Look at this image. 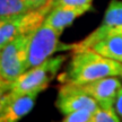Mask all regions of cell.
<instances>
[{"instance_id": "5bb4252c", "label": "cell", "mask_w": 122, "mask_h": 122, "mask_svg": "<svg viewBox=\"0 0 122 122\" xmlns=\"http://www.w3.org/2000/svg\"><path fill=\"white\" fill-rule=\"evenodd\" d=\"M94 111L92 110H77L63 115V122H91Z\"/></svg>"}, {"instance_id": "8fae6325", "label": "cell", "mask_w": 122, "mask_h": 122, "mask_svg": "<svg viewBox=\"0 0 122 122\" xmlns=\"http://www.w3.org/2000/svg\"><path fill=\"white\" fill-rule=\"evenodd\" d=\"M91 49L105 58L122 62V35H114L101 40Z\"/></svg>"}, {"instance_id": "4fadbf2b", "label": "cell", "mask_w": 122, "mask_h": 122, "mask_svg": "<svg viewBox=\"0 0 122 122\" xmlns=\"http://www.w3.org/2000/svg\"><path fill=\"white\" fill-rule=\"evenodd\" d=\"M121 121L114 107H101L94 111L91 122H119Z\"/></svg>"}, {"instance_id": "e0dca14e", "label": "cell", "mask_w": 122, "mask_h": 122, "mask_svg": "<svg viewBox=\"0 0 122 122\" xmlns=\"http://www.w3.org/2000/svg\"><path fill=\"white\" fill-rule=\"evenodd\" d=\"M10 85H11L10 83L4 80V79L0 77V98H1V96L4 95V94H6L10 89Z\"/></svg>"}, {"instance_id": "9a60e30c", "label": "cell", "mask_w": 122, "mask_h": 122, "mask_svg": "<svg viewBox=\"0 0 122 122\" xmlns=\"http://www.w3.org/2000/svg\"><path fill=\"white\" fill-rule=\"evenodd\" d=\"M54 6H93V0H52V7Z\"/></svg>"}, {"instance_id": "8992f818", "label": "cell", "mask_w": 122, "mask_h": 122, "mask_svg": "<svg viewBox=\"0 0 122 122\" xmlns=\"http://www.w3.org/2000/svg\"><path fill=\"white\" fill-rule=\"evenodd\" d=\"M114 35H122V1L111 0L101 24L79 42L72 43V52L91 49L98 41Z\"/></svg>"}, {"instance_id": "9c48e42d", "label": "cell", "mask_w": 122, "mask_h": 122, "mask_svg": "<svg viewBox=\"0 0 122 122\" xmlns=\"http://www.w3.org/2000/svg\"><path fill=\"white\" fill-rule=\"evenodd\" d=\"M101 107H114L115 98L122 83L119 76H109L81 85Z\"/></svg>"}, {"instance_id": "30bf717a", "label": "cell", "mask_w": 122, "mask_h": 122, "mask_svg": "<svg viewBox=\"0 0 122 122\" xmlns=\"http://www.w3.org/2000/svg\"><path fill=\"white\" fill-rule=\"evenodd\" d=\"M93 9V6H54L51 7L50 11L44 18V22L48 23L51 27L58 30L60 34L66 28L72 25V23L78 17Z\"/></svg>"}, {"instance_id": "2e32d148", "label": "cell", "mask_w": 122, "mask_h": 122, "mask_svg": "<svg viewBox=\"0 0 122 122\" xmlns=\"http://www.w3.org/2000/svg\"><path fill=\"white\" fill-rule=\"evenodd\" d=\"M114 109H115L117 113H118V115L120 117V119H121V121H122V86L119 89V93H118V95H117V98H115Z\"/></svg>"}, {"instance_id": "ac0fdd59", "label": "cell", "mask_w": 122, "mask_h": 122, "mask_svg": "<svg viewBox=\"0 0 122 122\" xmlns=\"http://www.w3.org/2000/svg\"><path fill=\"white\" fill-rule=\"evenodd\" d=\"M30 1H32L33 4H35L37 7H43L44 5H46L48 2H50L51 0H30Z\"/></svg>"}, {"instance_id": "6da1fadb", "label": "cell", "mask_w": 122, "mask_h": 122, "mask_svg": "<svg viewBox=\"0 0 122 122\" xmlns=\"http://www.w3.org/2000/svg\"><path fill=\"white\" fill-rule=\"evenodd\" d=\"M72 53L65 71L58 76L60 84L85 85L109 76L122 77V62L103 57L92 49Z\"/></svg>"}, {"instance_id": "3957f363", "label": "cell", "mask_w": 122, "mask_h": 122, "mask_svg": "<svg viewBox=\"0 0 122 122\" xmlns=\"http://www.w3.org/2000/svg\"><path fill=\"white\" fill-rule=\"evenodd\" d=\"M33 32L20 35L0 48V77L13 83L24 74L28 66V48Z\"/></svg>"}, {"instance_id": "277c9868", "label": "cell", "mask_w": 122, "mask_h": 122, "mask_svg": "<svg viewBox=\"0 0 122 122\" xmlns=\"http://www.w3.org/2000/svg\"><path fill=\"white\" fill-rule=\"evenodd\" d=\"M60 36L61 34L58 30L43 20L32 34L28 48L30 68L41 65L57 52L72 51V44L60 42Z\"/></svg>"}, {"instance_id": "7a4b0ae2", "label": "cell", "mask_w": 122, "mask_h": 122, "mask_svg": "<svg viewBox=\"0 0 122 122\" xmlns=\"http://www.w3.org/2000/svg\"><path fill=\"white\" fill-rule=\"evenodd\" d=\"M67 57L63 54L54 57L52 56L41 65L27 69L11 83L8 93L13 96H19L30 93H42L57 77Z\"/></svg>"}, {"instance_id": "52a82bcc", "label": "cell", "mask_w": 122, "mask_h": 122, "mask_svg": "<svg viewBox=\"0 0 122 122\" xmlns=\"http://www.w3.org/2000/svg\"><path fill=\"white\" fill-rule=\"evenodd\" d=\"M54 105L62 115L77 110L95 111L98 107L96 101L84 89L83 86L75 84H61Z\"/></svg>"}, {"instance_id": "ba28073f", "label": "cell", "mask_w": 122, "mask_h": 122, "mask_svg": "<svg viewBox=\"0 0 122 122\" xmlns=\"http://www.w3.org/2000/svg\"><path fill=\"white\" fill-rule=\"evenodd\" d=\"M40 93H30L19 96L8 92L0 98V122H17L33 110Z\"/></svg>"}, {"instance_id": "7c38bea8", "label": "cell", "mask_w": 122, "mask_h": 122, "mask_svg": "<svg viewBox=\"0 0 122 122\" xmlns=\"http://www.w3.org/2000/svg\"><path fill=\"white\" fill-rule=\"evenodd\" d=\"M37 8L30 0H0V18L17 16Z\"/></svg>"}, {"instance_id": "5b68a950", "label": "cell", "mask_w": 122, "mask_h": 122, "mask_svg": "<svg viewBox=\"0 0 122 122\" xmlns=\"http://www.w3.org/2000/svg\"><path fill=\"white\" fill-rule=\"evenodd\" d=\"M52 7V0L43 7L17 16L0 18V48L20 35L34 32L43 23Z\"/></svg>"}]
</instances>
